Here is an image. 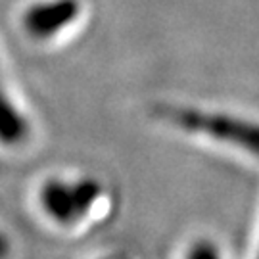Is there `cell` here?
I'll return each instance as SVG.
<instances>
[{
  "label": "cell",
  "mask_w": 259,
  "mask_h": 259,
  "mask_svg": "<svg viewBox=\"0 0 259 259\" xmlns=\"http://www.w3.org/2000/svg\"><path fill=\"white\" fill-rule=\"evenodd\" d=\"M100 183L89 177L73 183L50 179L40 188V204L48 217L64 227H71L87 217L94 202L100 198Z\"/></svg>",
  "instance_id": "obj_1"
},
{
  "label": "cell",
  "mask_w": 259,
  "mask_h": 259,
  "mask_svg": "<svg viewBox=\"0 0 259 259\" xmlns=\"http://www.w3.org/2000/svg\"><path fill=\"white\" fill-rule=\"evenodd\" d=\"M81 12L79 0H47L33 4L23 14V27L29 37L37 40L58 35L62 29L73 23Z\"/></svg>",
  "instance_id": "obj_2"
},
{
  "label": "cell",
  "mask_w": 259,
  "mask_h": 259,
  "mask_svg": "<svg viewBox=\"0 0 259 259\" xmlns=\"http://www.w3.org/2000/svg\"><path fill=\"white\" fill-rule=\"evenodd\" d=\"M29 137V123L12 104L6 94L4 81L0 75V142L8 146H19Z\"/></svg>",
  "instance_id": "obj_3"
},
{
  "label": "cell",
  "mask_w": 259,
  "mask_h": 259,
  "mask_svg": "<svg viewBox=\"0 0 259 259\" xmlns=\"http://www.w3.org/2000/svg\"><path fill=\"white\" fill-rule=\"evenodd\" d=\"M10 255V240L0 232V259H8Z\"/></svg>",
  "instance_id": "obj_4"
},
{
  "label": "cell",
  "mask_w": 259,
  "mask_h": 259,
  "mask_svg": "<svg viewBox=\"0 0 259 259\" xmlns=\"http://www.w3.org/2000/svg\"><path fill=\"white\" fill-rule=\"evenodd\" d=\"M106 259H125V257H121V255H110V257H106Z\"/></svg>",
  "instance_id": "obj_5"
}]
</instances>
